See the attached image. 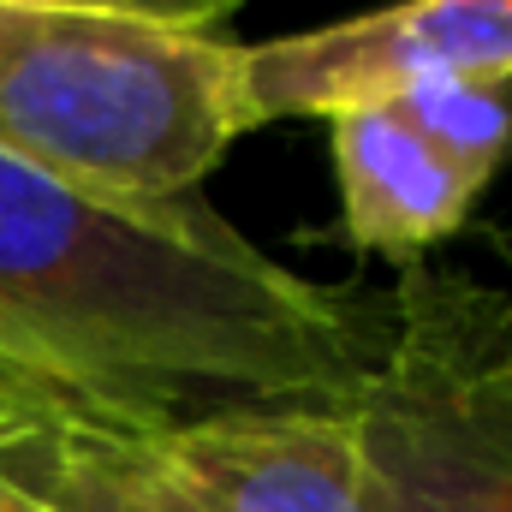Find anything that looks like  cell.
I'll use <instances>...</instances> for the list:
<instances>
[{
    "instance_id": "3957f363",
    "label": "cell",
    "mask_w": 512,
    "mask_h": 512,
    "mask_svg": "<svg viewBox=\"0 0 512 512\" xmlns=\"http://www.w3.org/2000/svg\"><path fill=\"white\" fill-rule=\"evenodd\" d=\"M346 417L364 512H512V292L399 268L382 358Z\"/></svg>"
},
{
    "instance_id": "30bf717a",
    "label": "cell",
    "mask_w": 512,
    "mask_h": 512,
    "mask_svg": "<svg viewBox=\"0 0 512 512\" xmlns=\"http://www.w3.org/2000/svg\"><path fill=\"white\" fill-rule=\"evenodd\" d=\"M18 435H30V429H18ZM18 435H0V512H60L48 495H36V489L6 465V441H18Z\"/></svg>"
},
{
    "instance_id": "277c9868",
    "label": "cell",
    "mask_w": 512,
    "mask_h": 512,
    "mask_svg": "<svg viewBox=\"0 0 512 512\" xmlns=\"http://www.w3.org/2000/svg\"><path fill=\"white\" fill-rule=\"evenodd\" d=\"M411 84H512V0H393L245 48L256 120H334Z\"/></svg>"
},
{
    "instance_id": "8fae6325",
    "label": "cell",
    "mask_w": 512,
    "mask_h": 512,
    "mask_svg": "<svg viewBox=\"0 0 512 512\" xmlns=\"http://www.w3.org/2000/svg\"><path fill=\"white\" fill-rule=\"evenodd\" d=\"M42 423H54V411L0 376V435H12V429H42Z\"/></svg>"
},
{
    "instance_id": "9c48e42d",
    "label": "cell",
    "mask_w": 512,
    "mask_h": 512,
    "mask_svg": "<svg viewBox=\"0 0 512 512\" xmlns=\"http://www.w3.org/2000/svg\"><path fill=\"white\" fill-rule=\"evenodd\" d=\"M0 6H42V12H108V18H143L167 30H209L227 24L245 0H0Z\"/></svg>"
},
{
    "instance_id": "52a82bcc",
    "label": "cell",
    "mask_w": 512,
    "mask_h": 512,
    "mask_svg": "<svg viewBox=\"0 0 512 512\" xmlns=\"http://www.w3.org/2000/svg\"><path fill=\"white\" fill-rule=\"evenodd\" d=\"M6 465L60 512H185L173 489L155 477L143 435H114V429L54 417L6 441Z\"/></svg>"
},
{
    "instance_id": "5b68a950",
    "label": "cell",
    "mask_w": 512,
    "mask_h": 512,
    "mask_svg": "<svg viewBox=\"0 0 512 512\" xmlns=\"http://www.w3.org/2000/svg\"><path fill=\"white\" fill-rule=\"evenodd\" d=\"M185 512H364L346 405H239L143 435Z\"/></svg>"
},
{
    "instance_id": "7a4b0ae2",
    "label": "cell",
    "mask_w": 512,
    "mask_h": 512,
    "mask_svg": "<svg viewBox=\"0 0 512 512\" xmlns=\"http://www.w3.org/2000/svg\"><path fill=\"white\" fill-rule=\"evenodd\" d=\"M256 126L227 36L0 6V149L78 191L179 203Z\"/></svg>"
},
{
    "instance_id": "8992f818",
    "label": "cell",
    "mask_w": 512,
    "mask_h": 512,
    "mask_svg": "<svg viewBox=\"0 0 512 512\" xmlns=\"http://www.w3.org/2000/svg\"><path fill=\"white\" fill-rule=\"evenodd\" d=\"M334 185H340V239L358 256H387L399 268L447 245L471 209L477 185L429 155L387 108H346L328 120Z\"/></svg>"
},
{
    "instance_id": "ba28073f",
    "label": "cell",
    "mask_w": 512,
    "mask_h": 512,
    "mask_svg": "<svg viewBox=\"0 0 512 512\" xmlns=\"http://www.w3.org/2000/svg\"><path fill=\"white\" fill-rule=\"evenodd\" d=\"M376 108L477 191H489L512 161V84H411Z\"/></svg>"
},
{
    "instance_id": "6da1fadb",
    "label": "cell",
    "mask_w": 512,
    "mask_h": 512,
    "mask_svg": "<svg viewBox=\"0 0 512 512\" xmlns=\"http://www.w3.org/2000/svg\"><path fill=\"white\" fill-rule=\"evenodd\" d=\"M387 298L322 286L197 197L120 203L0 149V376L54 417L161 435L239 405H346Z\"/></svg>"
},
{
    "instance_id": "7c38bea8",
    "label": "cell",
    "mask_w": 512,
    "mask_h": 512,
    "mask_svg": "<svg viewBox=\"0 0 512 512\" xmlns=\"http://www.w3.org/2000/svg\"><path fill=\"white\" fill-rule=\"evenodd\" d=\"M12 435H18V429H12Z\"/></svg>"
}]
</instances>
